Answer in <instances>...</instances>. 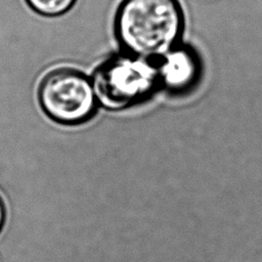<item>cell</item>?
Returning a JSON list of instances; mask_svg holds the SVG:
<instances>
[{"instance_id":"1","label":"cell","mask_w":262,"mask_h":262,"mask_svg":"<svg viewBox=\"0 0 262 262\" xmlns=\"http://www.w3.org/2000/svg\"><path fill=\"white\" fill-rule=\"evenodd\" d=\"M184 14L178 0H122L114 20L123 51L158 60L178 45Z\"/></svg>"},{"instance_id":"2","label":"cell","mask_w":262,"mask_h":262,"mask_svg":"<svg viewBox=\"0 0 262 262\" xmlns=\"http://www.w3.org/2000/svg\"><path fill=\"white\" fill-rule=\"evenodd\" d=\"M90 79L97 104L111 111L137 104L159 88L156 60L125 51L103 60Z\"/></svg>"},{"instance_id":"3","label":"cell","mask_w":262,"mask_h":262,"mask_svg":"<svg viewBox=\"0 0 262 262\" xmlns=\"http://www.w3.org/2000/svg\"><path fill=\"white\" fill-rule=\"evenodd\" d=\"M38 100L50 119L64 125L88 121L98 105L91 79L71 68L48 72L40 81Z\"/></svg>"},{"instance_id":"4","label":"cell","mask_w":262,"mask_h":262,"mask_svg":"<svg viewBox=\"0 0 262 262\" xmlns=\"http://www.w3.org/2000/svg\"><path fill=\"white\" fill-rule=\"evenodd\" d=\"M159 88L179 95L191 90L201 75V62L196 52L179 43L156 60Z\"/></svg>"},{"instance_id":"5","label":"cell","mask_w":262,"mask_h":262,"mask_svg":"<svg viewBox=\"0 0 262 262\" xmlns=\"http://www.w3.org/2000/svg\"><path fill=\"white\" fill-rule=\"evenodd\" d=\"M28 5L40 15L55 17L68 12L77 0H26Z\"/></svg>"},{"instance_id":"6","label":"cell","mask_w":262,"mask_h":262,"mask_svg":"<svg viewBox=\"0 0 262 262\" xmlns=\"http://www.w3.org/2000/svg\"><path fill=\"white\" fill-rule=\"evenodd\" d=\"M4 221H5V206H4L3 201L0 198V230L3 227Z\"/></svg>"}]
</instances>
